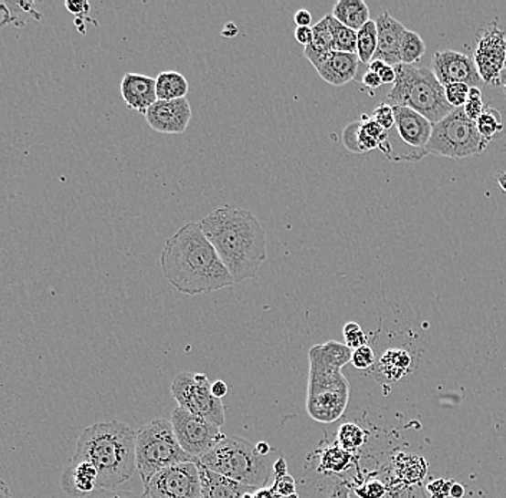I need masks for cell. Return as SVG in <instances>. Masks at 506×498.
I'll return each instance as SVG.
<instances>
[{
    "instance_id": "cell-22",
    "label": "cell",
    "mask_w": 506,
    "mask_h": 498,
    "mask_svg": "<svg viewBox=\"0 0 506 498\" xmlns=\"http://www.w3.org/2000/svg\"><path fill=\"white\" fill-rule=\"evenodd\" d=\"M312 42L305 47L304 57L312 64L315 69L327 61L328 55L332 52V35H331L330 17L325 15L318 24L312 26Z\"/></svg>"
},
{
    "instance_id": "cell-55",
    "label": "cell",
    "mask_w": 506,
    "mask_h": 498,
    "mask_svg": "<svg viewBox=\"0 0 506 498\" xmlns=\"http://www.w3.org/2000/svg\"><path fill=\"white\" fill-rule=\"evenodd\" d=\"M495 180L500 184L501 189L506 192V171H502V170L496 171Z\"/></svg>"
},
{
    "instance_id": "cell-51",
    "label": "cell",
    "mask_w": 506,
    "mask_h": 498,
    "mask_svg": "<svg viewBox=\"0 0 506 498\" xmlns=\"http://www.w3.org/2000/svg\"><path fill=\"white\" fill-rule=\"evenodd\" d=\"M287 460L284 457H279L274 462V480L275 478L284 477L288 474Z\"/></svg>"
},
{
    "instance_id": "cell-2",
    "label": "cell",
    "mask_w": 506,
    "mask_h": 498,
    "mask_svg": "<svg viewBox=\"0 0 506 498\" xmlns=\"http://www.w3.org/2000/svg\"><path fill=\"white\" fill-rule=\"evenodd\" d=\"M233 282L257 279L268 257L267 232L249 210L219 207L199 223Z\"/></svg>"
},
{
    "instance_id": "cell-52",
    "label": "cell",
    "mask_w": 506,
    "mask_h": 498,
    "mask_svg": "<svg viewBox=\"0 0 506 498\" xmlns=\"http://www.w3.org/2000/svg\"><path fill=\"white\" fill-rule=\"evenodd\" d=\"M245 498H280L279 495L275 494L270 488H260L257 492L250 493Z\"/></svg>"
},
{
    "instance_id": "cell-29",
    "label": "cell",
    "mask_w": 506,
    "mask_h": 498,
    "mask_svg": "<svg viewBox=\"0 0 506 498\" xmlns=\"http://www.w3.org/2000/svg\"><path fill=\"white\" fill-rule=\"evenodd\" d=\"M367 442V432L362 427L354 422H345L338 428L337 442L345 451L355 452Z\"/></svg>"
},
{
    "instance_id": "cell-1",
    "label": "cell",
    "mask_w": 506,
    "mask_h": 498,
    "mask_svg": "<svg viewBox=\"0 0 506 498\" xmlns=\"http://www.w3.org/2000/svg\"><path fill=\"white\" fill-rule=\"evenodd\" d=\"M160 266L164 279L186 296L209 295L235 285L199 223H187L165 240Z\"/></svg>"
},
{
    "instance_id": "cell-56",
    "label": "cell",
    "mask_w": 506,
    "mask_h": 498,
    "mask_svg": "<svg viewBox=\"0 0 506 498\" xmlns=\"http://www.w3.org/2000/svg\"><path fill=\"white\" fill-rule=\"evenodd\" d=\"M257 450L260 455H265V457H268L272 452V448H270L268 442H259V444H257Z\"/></svg>"
},
{
    "instance_id": "cell-11",
    "label": "cell",
    "mask_w": 506,
    "mask_h": 498,
    "mask_svg": "<svg viewBox=\"0 0 506 498\" xmlns=\"http://www.w3.org/2000/svg\"><path fill=\"white\" fill-rule=\"evenodd\" d=\"M144 498H202L197 462H182L164 468L144 484Z\"/></svg>"
},
{
    "instance_id": "cell-23",
    "label": "cell",
    "mask_w": 506,
    "mask_h": 498,
    "mask_svg": "<svg viewBox=\"0 0 506 498\" xmlns=\"http://www.w3.org/2000/svg\"><path fill=\"white\" fill-rule=\"evenodd\" d=\"M412 355L402 348H390L378 360V372L388 382H397L410 372Z\"/></svg>"
},
{
    "instance_id": "cell-35",
    "label": "cell",
    "mask_w": 506,
    "mask_h": 498,
    "mask_svg": "<svg viewBox=\"0 0 506 498\" xmlns=\"http://www.w3.org/2000/svg\"><path fill=\"white\" fill-rule=\"evenodd\" d=\"M343 334H344L345 345L352 350L367 345V335L364 334V330L362 329V327L357 322H348V324H345Z\"/></svg>"
},
{
    "instance_id": "cell-32",
    "label": "cell",
    "mask_w": 506,
    "mask_h": 498,
    "mask_svg": "<svg viewBox=\"0 0 506 498\" xmlns=\"http://www.w3.org/2000/svg\"><path fill=\"white\" fill-rule=\"evenodd\" d=\"M383 482L387 485V492H385L383 498H429L427 493H426L425 485H405L393 480L387 472H383Z\"/></svg>"
},
{
    "instance_id": "cell-18",
    "label": "cell",
    "mask_w": 506,
    "mask_h": 498,
    "mask_svg": "<svg viewBox=\"0 0 506 498\" xmlns=\"http://www.w3.org/2000/svg\"><path fill=\"white\" fill-rule=\"evenodd\" d=\"M61 487L71 498H85L99 490V472L90 462L71 460L61 477Z\"/></svg>"
},
{
    "instance_id": "cell-33",
    "label": "cell",
    "mask_w": 506,
    "mask_h": 498,
    "mask_svg": "<svg viewBox=\"0 0 506 498\" xmlns=\"http://www.w3.org/2000/svg\"><path fill=\"white\" fill-rule=\"evenodd\" d=\"M354 492L360 498H383L387 492V485L383 482V478L372 475L354 487Z\"/></svg>"
},
{
    "instance_id": "cell-4",
    "label": "cell",
    "mask_w": 506,
    "mask_h": 498,
    "mask_svg": "<svg viewBox=\"0 0 506 498\" xmlns=\"http://www.w3.org/2000/svg\"><path fill=\"white\" fill-rule=\"evenodd\" d=\"M135 434L137 432L125 422L91 425L78 438L72 460H85L97 468L99 488L120 490L137 472Z\"/></svg>"
},
{
    "instance_id": "cell-14",
    "label": "cell",
    "mask_w": 506,
    "mask_h": 498,
    "mask_svg": "<svg viewBox=\"0 0 506 498\" xmlns=\"http://www.w3.org/2000/svg\"><path fill=\"white\" fill-rule=\"evenodd\" d=\"M145 121L162 134H183L192 121V107L187 98L157 101L145 112Z\"/></svg>"
},
{
    "instance_id": "cell-31",
    "label": "cell",
    "mask_w": 506,
    "mask_h": 498,
    "mask_svg": "<svg viewBox=\"0 0 506 498\" xmlns=\"http://www.w3.org/2000/svg\"><path fill=\"white\" fill-rule=\"evenodd\" d=\"M476 129L482 135L486 141L490 142L496 134L503 131L502 115L498 109L492 107H486L478 121H476Z\"/></svg>"
},
{
    "instance_id": "cell-13",
    "label": "cell",
    "mask_w": 506,
    "mask_h": 498,
    "mask_svg": "<svg viewBox=\"0 0 506 498\" xmlns=\"http://www.w3.org/2000/svg\"><path fill=\"white\" fill-rule=\"evenodd\" d=\"M432 72L443 87L458 82L470 88H480L483 84L473 57L460 52H436L432 59Z\"/></svg>"
},
{
    "instance_id": "cell-39",
    "label": "cell",
    "mask_w": 506,
    "mask_h": 498,
    "mask_svg": "<svg viewBox=\"0 0 506 498\" xmlns=\"http://www.w3.org/2000/svg\"><path fill=\"white\" fill-rule=\"evenodd\" d=\"M362 129V121L352 122L345 127L343 131V144L345 145V149L348 151L354 152V154H362L360 145H358V132Z\"/></svg>"
},
{
    "instance_id": "cell-20",
    "label": "cell",
    "mask_w": 506,
    "mask_h": 498,
    "mask_svg": "<svg viewBox=\"0 0 506 498\" xmlns=\"http://www.w3.org/2000/svg\"><path fill=\"white\" fill-rule=\"evenodd\" d=\"M197 467L202 480V498H245L250 493L257 492L255 488L223 477L199 462Z\"/></svg>"
},
{
    "instance_id": "cell-41",
    "label": "cell",
    "mask_w": 506,
    "mask_h": 498,
    "mask_svg": "<svg viewBox=\"0 0 506 498\" xmlns=\"http://www.w3.org/2000/svg\"><path fill=\"white\" fill-rule=\"evenodd\" d=\"M270 490L275 494L279 495V497H287V495L297 493V482H295L294 477L287 474L284 477L275 478L274 484H272Z\"/></svg>"
},
{
    "instance_id": "cell-45",
    "label": "cell",
    "mask_w": 506,
    "mask_h": 498,
    "mask_svg": "<svg viewBox=\"0 0 506 498\" xmlns=\"http://www.w3.org/2000/svg\"><path fill=\"white\" fill-rule=\"evenodd\" d=\"M295 39H297L298 44L304 45L308 47L312 42V26H297L294 32Z\"/></svg>"
},
{
    "instance_id": "cell-37",
    "label": "cell",
    "mask_w": 506,
    "mask_h": 498,
    "mask_svg": "<svg viewBox=\"0 0 506 498\" xmlns=\"http://www.w3.org/2000/svg\"><path fill=\"white\" fill-rule=\"evenodd\" d=\"M352 364L353 367L362 370L372 368L375 364V354L373 348L364 345V347L353 350Z\"/></svg>"
},
{
    "instance_id": "cell-21",
    "label": "cell",
    "mask_w": 506,
    "mask_h": 498,
    "mask_svg": "<svg viewBox=\"0 0 506 498\" xmlns=\"http://www.w3.org/2000/svg\"><path fill=\"white\" fill-rule=\"evenodd\" d=\"M427 462L420 455L398 451L393 457L387 474L400 484L418 485L427 477Z\"/></svg>"
},
{
    "instance_id": "cell-49",
    "label": "cell",
    "mask_w": 506,
    "mask_h": 498,
    "mask_svg": "<svg viewBox=\"0 0 506 498\" xmlns=\"http://www.w3.org/2000/svg\"><path fill=\"white\" fill-rule=\"evenodd\" d=\"M294 22L297 24V26H311V24H312V15L307 9H300L295 14Z\"/></svg>"
},
{
    "instance_id": "cell-30",
    "label": "cell",
    "mask_w": 506,
    "mask_h": 498,
    "mask_svg": "<svg viewBox=\"0 0 506 498\" xmlns=\"http://www.w3.org/2000/svg\"><path fill=\"white\" fill-rule=\"evenodd\" d=\"M426 54V44L422 36L415 31H406L400 47V62L405 65H415Z\"/></svg>"
},
{
    "instance_id": "cell-5",
    "label": "cell",
    "mask_w": 506,
    "mask_h": 498,
    "mask_svg": "<svg viewBox=\"0 0 506 498\" xmlns=\"http://www.w3.org/2000/svg\"><path fill=\"white\" fill-rule=\"evenodd\" d=\"M200 465L233 482L260 490L274 474V460L260 455L257 445L240 437H225L200 458Z\"/></svg>"
},
{
    "instance_id": "cell-25",
    "label": "cell",
    "mask_w": 506,
    "mask_h": 498,
    "mask_svg": "<svg viewBox=\"0 0 506 498\" xmlns=\"http://www.w3.org/2000/svg\"><path fill=\"white\" fill-rule=\"evenodd\" d=\"M157 101H174L186 98L189 82L186 77L176 71H164L155 78Z\"/></svg>"
},
{
    "instance_id": "cell-15",
    "label": "cell",
    "mask_w": 506,
    "mask_h": 498,
    "mask_svg": "<svg viewBox=\"0 0 506 498\" xmlns=\"http://www.w3.org/2000/svg\"><path fill=\"white\" fill-rule=\"evenodd\" d=\"M375 26H377V51H375L374 59L392 67L402 64L400 47H402L403 36L407 31L405 25L385 11L375 19Z\"/></svg>"
},
{
    "instance_id": "cell-43",
    "label": "cell",
    "mask_w": 506,
    "mask_h": 498,
    "mask_svg": "<svg viewBox=\"0 0 506 498\" xmlns=\"http://www.w3.org/2000/svg\"><path fill=\"white\" fill-rule=\"evenodd\" d=\"M327 498H352V485L347 482H337L328 492Z\"/></svg>"
},
{
    "instance_id": "cell-27",
    "label": "cell",
    "mask_w": 506,
    "mask_h": 498,
    "mask_svg": "<svg viewBox=\"0 0 506 498\" xmlns=\"http://www.w3.org/2000/svg\"><path fill=\"white\" fill-rule=\"evenodd\" d=\"M328 17L332 35V51L357 55V32L340 24L332 15H328Z\"/></svg>"
},
{
    "instance_id": "cell-10",
    "label": "cell",
    "mask_w": 506,
    "mask_h": 498,
    "mask_svg": "<svg viewBox=\"0 0 506 498\" xmlns=\"http://www.w3.org/2000/svg\"><path fill=\"white\" fill-rule=\"evenodd\" d=\"M170 422L183 451L196 462L225 438L219 427L180 407L172 412Z\"/></svg>"
},
{
    "instance_id": "cell-48",
    "label": "cell",
    "mask_w": 506,
    "mask_h": 498,
    "mask_svg": "<svg viewBox=\"0 0 506 498\" xmlns=\"http://www.w3.org/2000/svg\"><path fill=\"white\" fill-rule=\"evenodd\" d=\"M363 84L370 89H377V88L382 87L383 82L375 72L367 71L363 77Z\"/></svg>"
},
{
    "instance_id": "cell-6",
    "label": "cell",
    "mask_w": 506,
    "mask_h": 498,
    "mask_svg": "<svg viewBox=\"0 0 506 498\" xmlns=\"http://www.w3.org/2000/svg\"><path fill=\"white\" fill-rule=\"evenodd\" d=\"M395 69V81L387 95L392 107L413 109L433 125L455 109L446 99L445 87L437 81L432 69L405 64H398Z\"/></svg>"
},
{
    "instance_id": "cell-16",
    "label": "cell",
    "mask_w": 506,
    "mask_h": 498,
    "mask_svg": "<svg viewBox=\"0 0 506 498\" xmlns=\"http://www.w3.org/2000/svg\"><path fill=\"white\" fill-rule=\"evenodd\" d=\"M393 111L395 119V129L397 130L403 142L416 151H425L426 145L432 137V122L406 107H393Z\"/></svg>"
},
{
    "instance_id": "cell-40",
    "label": "cell",
    "mask_w": 506,
    "mask_h": 498,
    "mask_svg": "<svg viewBox=\"0 0 506 498\" xmlns=\"http://www.w3.org/2000/svg\"><path fill=\"white\" fill-rule=\"evenodd\" d=\"M453 482H455V480L437 478V480L427 482L425 490L429 498H452L450 497V490H452Z\"/></svg>"
},
{
    "instance_id": "cell-9",
    "label": "cell",
    "mask_w": 506,
    "mask_h": 498,
    "mask_svg": "<svg viewBox=\"0 0 506 498\" xmlns=\"http://www.w3.org/2000/svg\"><path fill=\"white\" fill-rule=\"evenodd\" d=\"M172 395L183 410L216 427L225 425V407L222 399L212 394V384L206 375L182 372L173 380Z\"/></svg>"
},
{
    "instance_id": "cell-28",
    "label": "cell",
    "mask_w": 506,
    "mask_h": 498,
    "mask_svg": "<svg viewBox=\"0 0 506 498\" xmlns=\"http://www.w3.org/2000/svg\"><path fill=\"white\" fill-rule=\"evenodd\" d=\"M377 51V26L375 21L367 22L357 32V57L363 64H370Z\"/></svg>"
},
{
    "instance_id": "cell-3",
    "label": "cell",
    "mask_w": 506,
    "mask_h": 498,
    "mask_svg": "<svg viewBox=\"0 0 506 498\" xmlns=\"http://www.w3.org/2000/svg\"><path fill=\"white\" fill-rule=\"evenodd\" d=\"M353 350L337 340L315 345L308 352L307 408L318 424H334L342 420L350 402V382L343 368L352 362Z\"/></svg>"
},
{
    "instance_id": "cell-8",
    "label": "cell",
    "mask_w": 506,
    "mask_h": 498,
    "mask_svg": "<svg viewBox=\"0 0 506 498\" xmlns=\"http://www.w3.org/2000/svg\"><path fill=\"white\" fill-rule=\"evenodd\" d=\"M490 142L483 139L462 109H455L448 117L433 125L432 137L426 145V154L463 160L482 154Z\"/></svg>"
},
{
    "instance_id": "cell-42",
    "label": "cell",
    "mask_w": 506,
    "mask_h": 498,
    "mask_svg": "<svg viewBox=\"0 0 506 498\" xmlns=\"http://www.w3.org/2000/svg\"><path fill=\"white\" fill-rule=\"evenodd\" d=\"M85 498H144L142 494H135L132 492H125V490H95L92 494Z\"/></svg>"
},
{
    "instance_id": "cell-17",
    "label": "cell",
    "mask_w": 506,
    "mask_h": 498,
    "mask_svg": "<svg viewBox=\"0 0 506 498\" xmlns=\"http://www.w3.org/2000/svg\"><path fill=\"white\" fill-rule=\"evenodd\" d=\"M122 99L130 109L145 115L147 109L157 102L155 92V78L149 75L125 74L120 85Z\"/></svg>"
},
{
    "instance_id": "cell-7",
    "label": "cell",
    "mask_w": 506,
    "mask_h": 498,
    "mask_svg": "<svg viewBox=\"0 0 506 498\" xmlns=\"http://www.w3.org/2000/svg\"><path fill=\"white\" fill-rule=\"evenodd\" d=\"M196 462L183 451L169 420H154L135 434V465L142 484L164 468Z\"/></svg>"
},
{
    "instance_id": "cell-54",
    "label": "cell",
    "mask_w": 506,
    "mask_h": 498,
    "mask_svg": "<svg viewBox=\"0 0 506 498\" xmlns=\"http://www.w3.org/2000/svg\"><path fill=\"white\" fill-rule=\"evenodd\" d=\"M237 32H239V29H237V27L235 26V24H233V22H229V24H227V26L223 27L222 36H225V37L237 36Z\"/></svg>"
},
{
    "instance_id": "cell-47",
    "label": "cell",
    "mask_w": 506,
    "mask_h": 498,
    "mask_svg": "<svg viewBox=\"0 0 506 498\" xmlns=\"http://www.w3.org/2000/svg\"><path fill=\"white\" fill-rule=\"evenodd\" d=\"M65 6H67L68 11L77 15V16H84L90 12V5L87 2H67Z\"/></svg>"
},
{
    "instance_id": "cell-59",
    "label": "cell",
    "mask_w": 506,
    "mask_h": 498,
    "mask_svg": "<svg viewBox=\"0 0 506 498\" xmlns=\"http://www.w3.org/2000/svg\"><path fill=\"white\" fill-rule=\"evenodd\" d=\"M280 498H300V497H298L297 493H295V494H290V495H287V497H280Z\"/></svg>"
},
{
    "instance_id": "cell-46",
    "label": "cell",
    "mask_w": 506,
    "mask_h": 498,
    "mask_svg": "<svg viewBox=\"0 0 506 498\" xmlns=\"http://www.w3.org/2000/svg\"><path fill=\"white\" fill-rule=\"evenodd\" d=\"M375 74L380 77V79H382L383 84H395V67H392V65L385 64L383 65L382 69L380 71L375 72Z\"/></svg>"
},
{
    "instance_id": "cell-34",
    "label": "cell",
    "mask_w": 506,
    "mask_h": 498,
    "mask_svg": "<svg viewBox=\"0 0 506 498\" xmlns=\"http://www.w3.org/2000/svg\"><path fill=\"white\" fill-rule=\"evenodd\" d=\"M485 109L482 92H480V88H470L469 97H468L465 107H463L466 117H468L470 121L476 122L480 115H482V112L485 111Z\"/></svg>"
},
{
    "instance_id": "cell-57",
    "label": "cell",
    "mask_w": 506,
    "mask_h": 498,
    "mask_svg": "<svg viewBox=\"0 0 506 498\" xmlns=\"http://www.w3.org/2000/svg\"><path fill=\"white\" fill-rule=\"evenodd\" d=\"M0 498H12L11 490L2 478H0Z\"/></svg>"
},
{
    "instance_id": "cell-58",
    "label": "cell",
    "mask_w": 506,
    "mask_h": 498,
    "mask_svg": "<svg viewBox=\"0 0 506 498\" xmlns=\"http://www.w3.org/2000/svg\"><path fill=\"white\" fill-rule=\"evenodd\" d=\"M498 85L503 88V92H505L506 97V67L505 69H503L502 74H501L500 82H498Z\"/></svg>"
},
{
    "instance_id": "cell-36",
    "label": "cell",
    "mask_w": 506,
    "mask_h": 498,
    "mask_svg": "<svg viewBox=\"0 0 506 498\" xmlns=\"http://www.w3.org/2000/svg\"><path fill=\"white\" fill-rule=\"evenodd\" d=\"M470 87L466 84H450L445 87L446 99L452 105L453 109L465 107L468 97H469Z\"/></svg>"
},
{
    "instance_id": "cell-38",
    "label": "cell",
    "mask_w": 506,
    "mask_h": 498,
    "mask_svg": "<svg viewBox=\"0 0 506 498\" xmlns=\"http://www.w3.org/2000/svg\"><path fill=\"white\" fill-rule=\"evenodd\" d=\"M372 119L377 122L380 127L388 131V130L395 129V111H393V107L390 104H380L377 109L373 111Z\"/></svg>"
},
{
    "instance_id": "cell-26",
    "label": "cell",
    "mask_w": 506,
    "mask_h": 498,
    "mask_svg": "<svg viewBox=\"0 0 506 498\" xmlns=\"http://www.w3.org/2000/svg\"><path fill=\"white\" fill-rule=\"evenodd\" d=\"M355 454L345 451L340 445L332 444L321 452L318 472L322 474H342L355 464Z\"/></svg>"
},
{
    "instance_id": "cell-24",
    "label": "cell",
    "mask_w": 506,
    "mask_h": 498,
    "mask_svg": "<svg viewBox=\"0 0 506 498\" xmlns=\"http://www.w3.org/2000/svg\"><path fill=\"white\" fill-rule=\"evenodd\" d=\"M331 15L355 32L370 21V9L364 0H338Z\"/></svg>"
},
{
    "instance_id": "cell-19",
    "label": "cell",
    "mask_w": 506,
    "mask_h": 498,
    "mask_svg": "<svg viewBox=\"0 0 506 498\" xmlns=\"http://www.w3.org/2000/svg\"><path fill=\"white\" fill-rule=\"evenodd\" d=\"M358 65L360 59L357 55L332 51L317 72L327 84L343 87L354 79Z\"/></svg>"
},
{
    "instance_id": "cell-53",
    "label": "cell",
    "mask_w": 506,
    "mask_h": 498,
    "mask_svg": "<svg viewBox=\"0 0 506 498\" xmlns=\"http://www.w3.org/2000/svg\"><path fill=\"white\" fill-rule=\"evenodd\" d=\"M465 495V487L460 482H453L452 490H450V497L452 498H463Z\"/></svg>"
},
{
    "instance_id": "cell-12",
    "label": "cell",
    "mask_w": 506,
    "mask_h": 498,
    "mask_svg": "<svg viewBox=\"0 0 506 498\" xmlns=\"http://www.w3.org/2000/svg\"><path fill=\"white\" fill-rule=\"evenodd\" d=\"M473 62L482 82L498 85L506 67V32L492 22L478 35Z\"/></svg>"
},
{
    "instance_id": "cell-50",
    "label": "cell",
    "mask_w": 506,
    "mask_h": 498,
    "mask_svg": "<svg viewBox=\"0 0 506 498\" xmlns=\"http://www.w3.org/2000/svg\"><path fill=\"white\" fill-rule=\"evenodd\" d=\"M229 388H227V382L223 380H215L212 384V394L217 398V399H222L223 397H227V392H229Z\"/></svg>"
},
{
    "instance_id": "cell-44",
    "label": "cell",
    "mask_w": 506,
    "mask_h": 498,
    "mask_svg": "<svg viewBox=\"0 0 506 498\" xmlns=\"http://www.w3.org/2000/svg\"><path fill=\"white\" fill-rule=\"evenodd\" d=\"M16 25L14 12H12L11 2H0V29L7 25Z\"/></svg>"
}]
</instances>
